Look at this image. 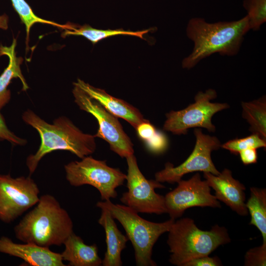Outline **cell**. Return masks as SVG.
<instances>
[{
    "mask_svg": "<svg viewBox=\"0 0 266 266\" xmlns=\"http://www.w3.org/2000/svg\"><path fill=\"white\" fill-rule=\"evenodd\" d=\"M249 30L246 15L236 21L213 23L202 18L191 19L186 33L193 42L194 47L191 54L183 60V68L191 69L201 60L216 53L223 56L236 55Z\"/></svg>",
    "mask_w": 266,
    "mask_h": 266,
    "instance_id": "cell-1",
    "label": "cell"
},
{
    "mask_svg": "<svg viewBox=\"0 0 266 266\" xmlns=\"http://www.w3.org/2000/svg\"><path fill=\"white\" fill-rule=\"evenodd\" d=\"M68 212L52 195L39 197L36 206L15 226L16 237L23 242L49 248L64 244L73 233Z\"/></svg>",
    "mask_w": 266,
    "mask_h": 266,
    "instance_id": "cell-2",
    "label": "cell"
},
{
    "mask_svg": "<svg viewBox=\"0 0 266 266\" xmlns=\"http://www.w3.org/2000/svg\"><path fill=\"white\" fill-rule=\"evenodd\" d=\"M23 120L38 132L41 144L34 154L27 159L26 165L30 174L35 170L41 159L55 150H66L79 158L93 154L96 149L95 136L83 133L66 117L56 119L49 124L33 111L28 110L22 115Z\"/></svg>",
    "mask_w": 266,
    "mask_h": 266,
    "instance_id": "cell-3",
    "label": "cell"
},
{
    "mask_svg": "<svg viewBox=\"0 0 266 266\" xmlns=\"http://www.w3.org/2000/svg\"><path fill=\"white\" fill-rule=\"evenodd\" d=\"M168 233L167 243L171 253L169 262L177 266L209 256L219 246L231 241L224 227L215 225L210 231H202L189 218L174 221Z\"/></svg>",
    "mask_w": 266,
    "mask_h": 266,
    "instance_id": "cell-4",
    "label": "cell"
},
{
    "mask_svg": "<svg viewBox=\"0 0 266 266\" xmlns=\"http://www.w3.org/2000/svg\"><path fill=\"white\" fill-rule=\"evenodd\" d=\"M96 206L106 208L122 225L134 248L137 266L157 265L152 259L153 247L159 237L168 232L175 219L170 218L162 223L151 222L129 207L113 203L110 200L98 201Z\"/></svg>",
    "mask_w": 266,
    "mask_h": 266,
    "instance_id": "cell-5",
    "label": "cell"
},
{
    "mask_svg": "<svg viewBox=\"0 0 266 266\" xmlns=\"http://www.w3.org/2000/svg\"><path fill=\"white\" fill-rule=\"evenodd\" d=\"M80 161H72L65 166L66 179L73 186L91 185L100 192L102 200L117 196L116 190L123 185L126 174L119 168L108 166L105 161L86 156Z\"/></svg>",
    "mask_w": 266,
    "mask_h": 266,
    "instance_id": "cell-6",
    "label": "cell"
},
{
    "mask_svg": "<svg viewBox=\"0 0 266 266\" xmlns=\"http://www.w3.org/2000/svg\"><path fill=\"white\" fill-rule=\"evenodd\" d=\"M72 90L75 102L80 109L92 114L97 120L99 129L94 135L106 141L110 149L121 158L133 154V144L125 132L118 118L107 111L77 85Z\"/></svg>",
    "mask_w": 266,
    "mask_h": 266,
    "instance_id": "cell-7",
    "label": "cell"
},
{
    "mask_svg": "<svg viewBox=\"0 0 266 266\" xmlns=\"http://www.w3.org/2000/svg\"><path fill=\"white\" fill-rule=\"evenodd\" d=\"M216 97L217 93L214 89L199 92L194 103L183 109L171 110L166 114L164 130L177 135L186 134L192 128H203L214 132L216 128L211 122L213 116L229 107L226 103L211 102V100Z\"/></svg>",
    "mask_w": 266,
    "mask_h": 266,
    "instance_id": "cell-8",
    "label": "cell"
},
{
    "mask_svg": "<svg viewBox=\"0 0 266 266\" xmlns=\"http://www.w3.org/2000/svg\"><path fill=\"white\" fill-rule=\"evenodd\" d=\"M128 191L120 198L125 205L138 213L162 214L166 213L165 197L156 193V188L165 186L156 180H148L140 170L136 158L133 154L126 158Z\"/></svg>",
    "mask_w": 266,
    "mask_h": 266,
    "instance_id": "cell-9",
    "label": "cell"
},
{
    "mask_svg": "<svg viewBox=\"0 0 266 266\" xmlns=\"http://www.w3.org/2000/svg\"><path fill=\"white\" fill-rule=\"evenodd\" d=\"M194 133L196 141L190 155L177 166L166 163L163 169L155 173L156 180L173 184L181 180L185 174L193 172L202 171L214 175L220 173L211 157V152L221 147L220 141L215 136L204 134L199 128H196Z\"/></svg>",
    "mask_w": 266,
    "mask_h": 266,
    "instance_id": "cell-10",
    "label": "cell"
},
{
    "mask_svg": "<svg viewBox=\"0 0 266 266\" xmlns=\"http://www.w3.org/2000/svg\"><path fill=\"white\" fill-rule=\"evenodd\" d=\"M39 189L30 177L0 174V220L10 223L38 202Z\"/></svg>",
    "mask_w": 266,
    "mask_h": 266,
    "instance_id": "cell-11",
    "label": "cell"
},
{
    "mask_svg": "<svg viewBox=\"0 0 266 266\" xmlns=\"http://www.w3.org/2000/svg\"><path fill=\"white\" fill-rule=\"evenodd\" d=\"M178 186L165 196L166 213L170 218L181 217L191 207L220 208L219 200L211 193V187L206 180H202L199 173L187 180H180Z\"/></svg>",
    "mask_w": 266,
    "mask_h": 266,
    "instance_id": "cell-12",
    "label": "cell"
},
{
    "mask_svg": "<svg viewBox=\"0 0 266 266\" xmlns=\"http://www.w3.org/2000/svg\"><path fill=\"white\" fill-rule=\"evenodd\" d=\"M203 177L215 191L216 198L240 215L246 216L248 210L245 203V186L232 176V171L225 168L218 175L203 172Z\"/></svg>",
    "mask_w": 266,
    "mask_h": 266,
    "instance_id": "cell-13",
    "label": "cell"
},
{
    "mask_svg": "<svg viewBox=\"0 0 266 266\" xmlns=\"http://www.w3.org/2000/svg\"><path fill=\"white\" fill-rule=\"evenodd\" d=\"M0 252L19 258L30 266H66L61 253L33 243H17L5 236L0 237Z\"/></svg>",
    "mask_w": 266,
    "mask_h": 266,
    "instance_id": "cell-14",
    "label": "cell"
},
{
    "mask_svg": "<svg viewBox=\"0 0 266 266\" xmlns=\"http://www.w3.org/2000/svg\"><path fill=\"white\" fill-rule=\"evenodd\" d=\"M73 84L97 100L112 114L126 120L135 129L140 123L146 120L136 107L121 99L110 95L104 90L95 88L79 79Z\"/></svg>",
    "mask_w": 266,
    "mask_h": 266,
    "instance_id": "cell-15",
    "label": "cell"
},
{
    "mask_svg": "<svg viewBox=\"0 0 266 266\" xmlns=\"http://www.w3.org/2000/svg\"><path fill=\"white\" fill-rule=\"evenodd\" d=\"M101 214L98 223L105 233L106 250L102 260L103 266H121L122 265L121 252L128 241L127 236L118 229L114 219L110 212L104 207H100Z\"/></svg>",
    "mask_w": 266,
    "mask_h": 266,
    "instance_id": "cell-16",
    "label": "cell"
},
{
    "mask_svg": "<svg viewBox=\"0 0 266 266\" xmlns=\"http://www.w3.org/2000/svg\"><path fill=\"white\" fill-rule=\"evenodd\" d=\"M65 249L61 254L63 261L71 266H100L102 260L98 254L96 244L87 245L79 236L72 233L64 243Z\"/></svg>",
    "mask_w": 266,
    "mask_h": 266,
    "instance_id": "cell-17",
    "label": "cell"
},
{
    "mask_svg": "<svg viewBox=\"0 0 266 266\" xmlns=\"http://www.w3.org/2000/svg\"><path fill=\"white\" fill-rule=\"evenodd\" d=\"M16 40L13 38L10 46H0V57L2 55H6L9 59L7 66L0 74V110L8 102L10 99V91L7 87L12 79L16 78L20 79L23 85L22 90L26 91L29 88L20 68L23 59L21 57H16Z\"/></svg>",
    "mask_w": 266,
    "mask_h": 266,
    "instance_id": "cell-18",
    "label": "cell"
},
{
    "mask_svg": "<svg viewBox=\"0 0 266 266\" xmlns=\"http://www.w3.org/2000/svg\"><path fill=\"white\" fill-rule=\"evenodd\" d=\"M241 105L242 116L250 125V131L266 140V97L249 102H242Z\"/></svg>",
    "mask_w": 266,
    "mask_h": 266,
    "instance_id": "cell-19",
    "label": "cell"
},
{
    "mask_svg": "<svg viewBox=\"0 0 266 266\" xmlns=\"http://www.w3.org/2000/svg\"><path fill=\"white\" fill-rule=\"evenodd\" d=\"M246 206L251 216L249 224L258 229L266 242V190L250 188V197Z\"/></svg>",
    "mask_w": 266,
    "mask_h": 266,
    "instance_id": "cell-20",
    "label": "cell"
},
{
    "mask_svg": "<svg viewBox=\"0 0 266 266\" xmlns=\"http://www.w3.org/2000/svg\"><path fill=\"white\" fill-rule=\"evenodd\" d=\"M150 30L148 29L137 32L125 31L123 29L104 30L93 28L87 25L81 26L71 25L69 29H65L62 36L66 37L68 35H81L86 38L93 44H95L104 38L117 35L135 36L144 39L143 35L148 33Z\"/></svg>",
    "mask_w": 266,
    "mask_h": 266,
    "instance_id": "cell-21",
    "label": "cell"
},
{
    "mask_svg": "<svg viewBox=\"0 0 266 266\" xmlns=\"http://www.w3.org/2000/svg\"><path fill=\"white\" fill-rule=\"evenodd\" d=\"M10 1L14 9L18 14L21 21L25 25L27 41L29 37L30 29L33 25L36 23L50 24L64 30L69 28V24L61 25L37 16L25 0H10Z\"/></svg>",
    "mask_w": 266,
    "mask_h": 266,
    "instance_id": "cell-22",
    "label": "cell"
},
{
    "mask_svg": "<svg viewBox=\"0 0 266 266\" xmlns=\"http://www.w3.org/2000/svg\"><path fill=\"white\" fill-rule=\"evenodd\" d=\"M250 30H259L266 21V0H244Z\"/></svg>",
    "mask_w": 266,
    "mask_h": 266,
    "instance_id": "cell-23",
    "label": "cell"
},
{
    "mask_svg": "<svg viewBox=\"0 0 266 266\" xmlns=\"http://www.w3.org/2000/svg\"><path fill=\"white\" fill-rule=\"evenodd\" d=\"M266 140L257 133H252L249 136L241 138L230 140L221 145V147L229 150L231 153L237 155L244 149L256 148L266 146Z\"/></svg>",
    "mask_w": 266,
    "mask_h": 266,
    "instance_id": "cell-24",
    "label": "cell"
},
{
    "mask_svg": "<svg viewBox=\"0 0 266 266\" xmlns=\"http://www.w3.org/2000/svg\"><path fill=\"white\" fill-rule=\"evenodd\" d=\"M245 266H265L266 265V242L260 246L249 249L244 256Z\"/></svg>",
    "mask_w": 266,
    "mask_h": 266,
    "instance_id": "cell-25",
    "label": "cell"
},
{
    "mask_svg": "<svg viewBox=\"0 0 266 266\" xmlns=\"http://www.w3.org/2000/svg\"><path fill=\"white\" fill-rule=\"evenodd\" d=\"M143 142L149 151L156 154L164 152L168 146L166 136L158 130L153 136Z\"/></svg>",
    "mask_w": 266,
    "mask_h": 266,
    "instance_id": "cell-26",
    "label": "cell"
},
{
    "mask_svg": "<svg viewBox=\"0 0 266 266\" xmlns=\"http://www.w3.org/2000/svg\"><path fill=\"white\" fill-rule=\"evenodd\" d=\"M4 140L14 145H23L26 143L25 139L17 136L8 128L0 112V141Z\"/></svg>",
    "mask_w": 266,
    "mask_h": 266,
    "instance_id": "cell-27",
    "label": "cell"
},
{
    "mask_svg": "<svg viewBox=\"0 0 266 266\" xmlns=\"http://www.w3.org/2000/svg\"><path fill=\"white\" fill-rule=\"evenodd\" d=\"M135 130L137 136L143 142L153 136L157 131L154 126L147 120L140 123Z\"/></svg>",
    "mask_w": 266,
    "mask_h": 266,
    "instance_id": "cell-28",
    "label": "cell"
},
{
    "mask_svg": "<svg viewBox=\"0 0 266 266\" xmlns=\"http://www.w3.org/2000/svg\"><path fill=\"white\" fill-rule=\"evenodd\" d=\"M222 266L221 260L217 257L203 256L187 262L184 266Z\"/></svg>",
    "mask_w": 266,
    "mask_h": 266,
    "instance_id": "cell-29",
    "label": "cell"
},
{
    "mask_svg": "<svg viewBox=\"0 0 266 266\" xmlns=\"http://www.w3.org/2000/svg\"><path fill=\"white\" fill-rule=\"evenodd\" d=\"M238 154L241 162L243 164L247 165L257 163L258 154L257 149L248 148L240 151Z\"/></svg>",
    "mask_w": 266,
    "mask_h": 266,
    "instance_id": "cell-30",
    "label": "cell"
},
{
    "mask_svg": "<svg viewBox=\"0 0 266 266\" xmlns=\"http://www.w3.org/2000/svg\"><path fill=\"white\" fill-rule=\"evenodd\" d=\"M8 17L6 14L0 15V29L6 30L8 28Z\"/></svg>",
    "mask_w": 266,
    "mask_h": 266,
    "instance_id": "cell-31",
    "label": "cell"
}]
</instances>
